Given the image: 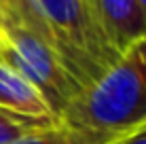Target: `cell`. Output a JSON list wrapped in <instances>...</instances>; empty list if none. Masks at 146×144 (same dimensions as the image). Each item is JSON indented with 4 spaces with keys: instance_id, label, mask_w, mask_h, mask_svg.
<instances>
[{
    "instance_id": "cell-10",
    "label": "cell",
    "mask_w": 146,
    "mask_h": 144,
    "mask_svg": "<svg viewBox=\"0 0 146 144\" xmlns=\"http://www.w3.org/2000/svg\"><path fill=\"white\" fill-rule=\"evenodd\" d=\"M112 142H114V140H112ZM112 142H108V144H112Z\"/></svg>"
},
{
    "instance_id": "cell-2",
    "label": "cell",
    "mask_w": 146,
    "mask_h": 144,
    "mask_svg": "<svg viewBox=\"0 0 146 144\" xmlns=\"http://www.w3.org/2000/svg\"><path fill=\"white\" fill-rule=\"evenodd\" d=\"M42 36L80 89L93 85L117 62L89 0H30Z\"/></svg>"
},
{
    "instance_id": "cell-9",
    "label": "cell",
    "mask_w": 146,
    "mask_h": 144,
    "mask_svg": "<svg viewBox=\"0 0 146 144\" xmlns=\"http://www.w3.org/2000/svg\"><path fill=\"white\" fill-rule=\"evenodd\" d=\"M138 4H140V9H142V13H144V17H146V0H138Z\"/></svg>"
},
{
    "instance_id": "cell-7",
    "label": "cell",
    "mask_w": 146,
    "mask_h": 144,
    "mask_svg": "<svg viewBox=\"0 0 146 144\" xmlns=\"http://www.w3.org/2000/svg\"><path fill=\"white\" fill-rule=\"evenodd\" d=\"M55 123H59L57 119H40L0 108V144H13L19 138L28 136L32 131L44 129V127H51Z\"/></svg>"
},
{
    "instance_id": "cell-1",
    "label": "cell",
    "mask_w": 146,
    "mask_h": 144,
    "mask_svg": "<svg viewBox=\"0 0 146 144\" xmlns=\"http://www.w3.org/2000/svg\"><path fill=\"white\" fill-rule=\"evenodd\" d=\"M146 121V36L117 57L93 85L66 106L59 123L106 140Z\"/></svg>"
},
{
    "instance_id": "cell-3",
    "label": "cell",
    "mask_w": 146,
    "mask_h": 144,
    "mask_svg": "<svg viewBox=\"0 0 146 144\" xmlns=\"http://www.w3.org/2000/svg\"><path fill=\"white\" fill-rule=\"evenodd\" d=\"M0 64L26 78L44 98L57 121L66 106L83 91L51 44L19 23H0Z\"/></svg>"
},
{
    "instance_id": "cell-5",
    "label": "cell",
    "mask_w": 146,
    "mask_h": 144,
    "mask_svg": "<svg viewBox=\"0 0 146 144\" xmlns=\"http://www.w3.org/2000/svg\"><path fill=\"white\" fill-rule=\"evenodd\" d=\"M0 108L40 119H55L44 98L15 70L0 64Z\"/></svg>"
},
{
    "instance_id": "cell-6",
    "label": "cell",
    "mask_w": 146,
    "mask_h": 144,
    "mask_svg": "<svg viewBox=\"0 0 146 144\" xmlns=\"http://www.w3.org/2000/svg\"><path fill=\"white\" fill-rule=\"evenodd\" d=\"M108 142L112 140H106L102 136H95V133L83 129H74L64 123H55L51 127L28 133L13 144H108Z\"/></svg>"
},
{
    "instance_id": "cell-4",
    "label": "cell",
    "mask_w": 146,
    "mask_h": 144,
    "mask_svg": "<svg viewBox=\"0 0 146 144\" xmlns=\"http://www.w3.org/2000/svg\"><path fill=\"white\" fill-rule=\"evenodd\" d=\"M89 7L106 40L119 55L146 36V17L138 0H89Z\"/></svg>"
},
{
    "instance_id": "cell-8",
    "label": "cell",
    "mask_w": 146,
    "mask_h": 144,
    "mask_svg": "<svg viewBox=\"0 0 146 144\" xmlns=\"http://www.w3.org/2000/svg\"><path fill=\"white\" fill-rule=\"evenodd\" d=\"M112 144H146V121L133 129L125 131L123 136H119Z\"/></svg>"
}]
</instances>
